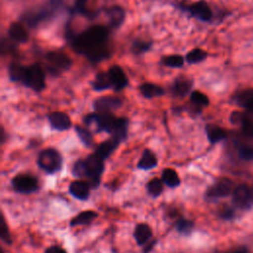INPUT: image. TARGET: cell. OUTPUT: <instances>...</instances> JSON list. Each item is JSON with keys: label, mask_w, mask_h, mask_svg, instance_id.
<instances>
[{"label": "cell", "mask_w": 253, "mask_h": 253, "mask_svg": "<svg viewBox=\"0 0 253 253\" xmlns=\"http://www.w3.org/2000/svg\"><path fill=\"white\" fill-rule=\"evenodd\" d=\"M69 193L80 201H86L90 195V186L86 181L76 180L69 184Z\"/></svg>", "instance_id": "15"}, {"label": "cell", "mask_w": 253, "mask_h": 253, "mask_svg": "<svg viewBox=\"0 0 253 253\" xmlns=\"http://www.w3.org/2000/svg\"><path fill=\"white\" fill-rule=\"evenodd\" d=\"M75 131L85 146H91L93 144V135L88 127H82V126H76Z\"/></svg>", "instance_id": "31"}, {"label": "cell", "mask_w": 253, "mask_h": 253, "mask_svg": "<svg viewBox=\"0 0 253 253\" xmlns=\"http://www.w3.org/2000/svg\"><path fill=\"white\" fill-rule=\"evenodd\" d=\"M86 1L87 0H76L74 5V10L82 15H88L89 12L86 8Z\"/></svg>", "instance_id": "39"}, {"label": "cell", "mask_w": 253, "mask_h": 253, "mask_svg": "<svg viewBox=\"0 0 253 253\" xmlns=\"http://www.w3.org/2000/svg\"><path fill=\"white\" fill-rule=\"evenodd\" d=\"M150 45H151L150 42H147L144 41H135L132 43L131 49H132L133 53L139 54V53H142V52L148 50L150 48Z\"/></svg>", "instance_id": "36"}, {"label": "cell", "mask_w": 253, "mask_h": 253, "mask_svg": "<svg viewBox=\"0 0 253 253\" xmlns=\"http://www.w3.org/2000/svg\"><path fill=\"white\" fill-rule=\"evenodd\" d=\"M58 8V2L53 1L50 2L46 7H43L42 9H40L39 11L35 13H30L25 17V20L30 26H37L39 23L47 20L49 17H52L54 12Z\"/></svg>", "instance_id": "8"}, {"label": "cell", "mask_w": 253, "mask_h": 253, "mask_svg": "<svg viewBox=\"0 0 253 253\" xmlns=\"http://www.w3.org/2000/svg\"><path fill=\"white\" fill-rule=\"evenodd\" d=\"M157 165V158L150 149H144L137 163V168L140 170H149Z\"/></svg>", "instance_id": "21"}, {"label": "cell", "mask_w": 253, "mask_h": 253, "mask_svg": "<svg viewBox=\"0 0 253 253\" xmlns=\"http://www.w3.org/2000/svg\"><path fill=\"white\" fill-rule=\"evenodd\" d=\"M109 30L104 26H93L80 35H70V41L76 52L86 55L91 61L97 62L109 56Z\"/></svg>", "instance_id": "1"}, {"label": "cell", "mask_w": 253, "mask_h": 253, "mask_svg": "<svg viewBox=\"0 0 253 253\" xmlns=\"http://www.w3.org/2000/svg\"><path fill=\"white\" fill-rule=\"evenodd\" d=\"M227 253H248V252H247V250L244 249V248H238V249H234V250H232V251H229V252H227Z\"/></svg>", "instance_id": "43"}, {"label": "cell", "mask_w": 253, "mask_h": 253, "mask_svg": "<svg viewBox=\"0 0 253 253\" xmlns=\"http://www.w3.org/2000/svg\"><path fill=\"white\" fill-rule=\"evenodd\" d=\"M46 59L49 63V70H51V72L66 70L71 65V59L65 53L59 51L48 52L46 54Z\"/></svg>", "instance_id": "11"}, {"label": "cell", "mask_w": 253, "mask_h": 253, "mask_svg": "<svg viewBox=\"0 0 253 253\" xmlns=\"http://www.w3.org/2000/svg\"><path fill=\"white\" fill-rule=\"evenodd\" d=\"M236 103L253 113V88L245 89L236 96Z\"/></svg>", "instance_id": "23"}, {"label": "cell", "mask_w": 253, "mask_h": 253, "mask_svg": "<svg viewBox=\"0 0 253 253\" xmlns=\"http://www.w3.org/2000/svg\"><path fill=\"white\" fill-rule=\"evenodd\" d=\"M0 237L2 239L3 242H5L6 244H11L12 243V238L11 235L9 233V229H8V225L6 223V220L4 218V216H1V225H0Z\"/></svg>", "instance_id": "35"}, {"label": "cell", "mask_w": 253, "mask_h": 253, "mask_svg": "<svg viewBox=\"0 0 253 253\" xmlns=\"http://www.w3.org/2000/svg\"><path fill=\"white\" fill-rule=\"evenodd\" d=\"M220 215H221L222 217H226V218H228V217H230V216L232 215V211H231V210H230V209L226 208V209L221 210V211H220Z\"/></svg>", "instance_id": "42"}, {"label": "cell", "mask_w": 253, "mask_h": 253, "mask_svg": "<svg viewBox=\"0 0 253 253\" xmlns=\"http://www.w3.org/2000/svg\"><path fill=\"white\" fill-rule=\"evenodd\" d=\"M108 74L115 91L123 90L127 85V77L122 67L114 65L109 69Z\"/></svg>", "instance_id": "13"}, {"label": "cell", "mask_w": 253, "mask_h": 253, "mask_svg": "<svg viewBox=\"0 0 253 253\" xmlns=\"http://www.w3.org/2000/svg\"><path fill=\"white\" fill-rule=\"evenodd\" d=\"M47 120L53 129L62 131L71 127V120L67 114L63 112H52L47 115Z\"/></svg>", "instance_id": "12"}, {"label": "cell", "mask_w": 253, "mask_h": 253, "mask_svg": "<svg viewBox=\"0 0 253 253\" xmlns=\"http://www.w3.org/2000/svg\"><path fill=\"white\" fill-rule=\"evenodd\" d=\"M206 133L211 143H217L225 138L226 132L221 127L215 125H208L206 126Z\"/></svg>", "instance_id": "24"}, {"label": "cell", "mask_w": 253, "mask_h": 253, "mask_svg": "<svg viewBox=\"0 0 253 253\" xmlns=\"http://www.w3.org/2000/svg\"><path fill=\"white\" fill-rule=\"evenodd\" d=\"M162 63L171 68H180L184 65V58L179 54H172L163 57Z\"/></svg>", "instance_id": "32"}, {"label": "cell", "mask_w": 253, "mask_h": 253, "mask_svg": "<svg viewBox=\"0 0 253 253\" xmlns=\"http://www.w3.org/2000/svg\"><path fill=\"white\" fill-rule=\"evenodd\" d=\"M191 102L197 107H207L210 104V100L208 96L201 91H193L190 96Z\"/></svg>", "instance_id": "33"}, {"label": "cell", "mask_w": 253, "mask_h": 253, "mask_svg": "<svg viewBox=\"0 0 253 253\" xmlns=\"http://www.w3.org/2000/svg\"><path fill=\"white\" fill-rule=\"evenodd\" d=\"M152 230L146 223H138L133 231V237L138 245H143L151 238Z\"/></svg>", "instance_id": "17"}, {"label": "cell", "mask_w": 253, "mask_h": 253, "mask_svg": "<svg viewBox=\"0 0 253 253\" xmlns=\"http://www.w3.org/2000/svg\"><path fill=\"white\" fill-rule=\"evenodd\" d=\"M92 87L96 91H103V90L113 88L108 72L98 73L92 82Z\"/></svg>", "instance_id": "27"}, {"label": "cell", "mask_w": 253, "mask_h": 253, "mask_svg": "<svg viewBox=\"0 0 253 253\" xmlns=\"http://www.w3.org/2000/svg\"><path fill=\"white\" fill-rule=\"evenodd\" d=\"M9 37L17 42H26L28 41V33L24 26L20 23H12L8 30Z\"/></svg>", "instance_id": "19"}, {"label": "cell", "mask_w": 253, "mask_h": 253, "mask_svg": "<svg viewBox=\"0 0 253 253\" xmlns=\"http://www.w3.org/2000/svg\"><path fill=\"white\" fill-rule=\"evenodd\" d=\"M123 104L122 99L115 96H103L96 99L93 103L94 110L97 113H112L119 109Z\"/></svg>", "instance_id": "10"}, {"label": "cell", "mask_w": 253, "mask_h": 253, "mask_svg": "<svg viewBox=\"0 0 253 253\" xmlns=\"http://www.w3.org/2000/svg\"><path fill=\"white\" fill-rule=\"evenodd\" d=\"M104 159L96 153L90 154L86 158L77 160L72 167L73 176L86 179L90 188H97L100 184L101 175L104 172Z\"/></svg>", "instance_id": "3"}, {"label": "cell", "mask_w": 253, "mask_h": 253, "mask_svg": "<svg viewBox=\"0 0 253 253\" xmlns=\"http://www.w3.org/2000/svg\"><path fill=\"white\" fill-rule=\"evenodd\" d=\"M108 16L110 19V26L113 29H118L126 18L125 10L120 6H113L108 10Z\"/></svg>", "instance_id": "20"}, {"label": "cell", "mask_w": 253, "mask_h": 253, "mask_svg": "<svg viewBox=\"0 0 253 253\" xmlns=\"http://www.w3.org/2000/svg\"><path fill=\"white\" fill-rule=\"evenodd\" d=\"M175 227H176V230L183 234V235H188L191 233L193 227H194V223L189 220V219H186V218H180L177 220L176 224H175Z\"/></svg>", "instance_id": "34"}, {"label": "cell", "mask_w": 253, "mask_h": 253, "mask_svg": "<svg viewBox=\"0 0 253 253\" xmlns=\"http://www.w3.org/2000/svg\"><path fill=\"white\" fill-rule=\"evenodd\" d=\"M239 154L244 159H251V158H253V152H252V148L251 147H247V146L241 147V149L239 151Z\"/></svg>", "instance_id": "40"}, {"label": "cell", "mask_w": 253, "mask_h": 253, "mask_svg": "<svg viewBox=\"0 0 253 253\" xmlns=\"http://www.w3.org/2000/svg\"><path fill=\"white\" fill-rule=\"evenodd\" d=\"M38 165L47 174L56 173L62 167V156L54 148H45L39 153Z\"/></svg>", "instance_id": "4"}, {"label": "cell", "mask_w": 253, "mask_h": 253, "mask_svg": "<svg viewBox=\"0 0 253 253\" xmlns=\"http://www.w3.org/2000/svg\"><path fill=\"white\" fill-rule=\"evenodd\" d=\"M161 180L169 188H176L181 183V180H180L177 172L172 168L163 169L162 174H161Z\"/></svg>", "instance_id": "26"}, {"label": "cell", "mask_w": 253, "mask_h": 253, "mask_svg": "<svg viewBox=\"0 0 253 253\" xmlns=\"http://www.w3.org/2000/svg\"><path fill=\"white\" fill-rule=\"evenodd\" d=\"M233 191V182L228 178H221L212 184L206 192L209 200H216L228 196Z\"/></svg>", "instance_id": "7"}, {"label": "cell", "mask_w": 253, "mask_h": 253, "mask_svg": "<svg viewBox=\"0 0 253 253\" xmlns=\"http://www.w3.org/2000/svg\"><path fill=\"white\" fill-rule=\"evenodd\" d=\"M120 143L121 142L119 140H117L114 137H111V138L101 142L97 146V148L95 150V153L97 155H99L102 159L105 160V159H107L113 153V151L119 146Z\"/></svg>", "instance_id": "16"}, {"label": "cell", "mask_w": 253, "mask_h": 253, "mask_svg": "<svg viewBox=\"0 0 253 253\" xmlns=\"http://www.w3.org/2000/svg\"><path fill=\"white\" fill-rule=\"evenodd\" d=\"M25 66L19 65L17 63H12L9 65L8 68V73H9V77L12 81H16V82H22L23 78H24V74H25Z\"/></svg>", "instance_id": "29"}, {"label": "cell", "mask_w": 253, "mask_h": 253, "mask_svg": "<svg viewBox=\"0 0 253 253\" xmlns=\"http://www.w3.org/2000/svg\"><path fill=\"white\" fill-rule=\"evenodd\" d=\"M139 91L143 97L148 98V99L159 97L164 94V89L161 86L153 84V83L141 84L139 86Z\"/></svg>", "instance_id": "22"}, {"label": "cell", "mask_w": 253, "mask_h": 253, "mask_svg": "<svg viewBox=\"0 0 253 253\" xmlns=\"http://www.w3.org/2000/svg\"><path fill=\"white\" fill-rule=\"evenodd\" d=\"M97 212L94 211H84L78 213L76 216H74L71 221L70 225L71 226H77V225H87L91 223L96 217H97Z\"/></svg>", "instance_id": "25"}, {"label": "cell", "mask_w": 253, "mask_h": 253, "mask_svg": "<svg viewBox=\"0 0 253 253\" xmlns=\"http://www.w3.org/2000/svg\"><path fill=\"white\" fill-rule=\"evenodd\" d=\"M13 189L21 194H32L39 190V181L29 174H18L11 181Z\"/></svg>", "instance_id": "6"}, {"label": "cell", "mask_w": 253, "mask_h": 253, "mask_svg": "<svg viewBox=\"0 0 253 253\" xmlns=\"http://www.w3.org/2000/svg\"><path fill=\"white\" fill-rule=\"evenodd\" d=\"M207 57V52L202 48H194L191 51H189L186 55V60L188 63L195 64L203 61Z\"/></svg>", "instance_id": "30"}, {"label": "cell", "mask_w": 253, "mask_h": 253, "mask_svg": "<svg viewBox=\"0 0 253 253\" xmlns=\"http://www.w3.org/2000/svg\"><path fill=\"white\" fill-rule=\"evenodd\" d=\"M1 253H4V252H3V250H2V251H1Z\"/></svg>", "instance_id": "44"}, {"label": "cell", "mask_w": 253, "mask_h": 253, "mask_svg": "<svg viewBox=\"0 0 253 253\" xmlns=\"http://www.w3.org/2000/svg\"><path fill=\"white\" fill-rule=\"evenodd\" d=\"M84 124L88 128L96 132L105 131L111 134L120 142L124 141L127 135L128 122L125 118H117L111 113H93L84 118Z\"/></svg>", "instance_id": "2"}, {"label": "cell", "mask_w": 253, "mask_h": 253, "mask_svg": "<svg viewBox=\"0 0 253 253\" xmlns=\"http://www.w3.org/2000/svg\"><path fill=\"white\" fill-rule=\"evenodd\" d=\"M186 9L191 15L197 17L198 19H200L202 21H210L212 16V12H211L210 6L205 1L195 2L191 5H189Z\"/></svg>", "instance_id": "14"}, {"label": "cell", "mask_w": 253, "mask_h": 253, "mask_svg": "<svg viewBox=\"0 0 253 253\" xmlns=\"http://www.w3.org/2000/svg\"><path fill=\"white\" fill-rule=\"evenodd\" d=\"M242 132L247 137H253V122L250 119L245 120L241 124Z\"/></svg>", "instance_id": "38"}, {"label": "cell", "mask_w": 253, "mask_h": 253, "mask_svg": "<svg viewBox=\"0 0 253 253\" xmlns=\"http://www.w3.org/2000/svg\"><path fill=\"white\" fill-rule=\"evenodd\" d=\"M22 83L36 92L42 91L45 88V77L42 67L37 63L27 66Z\"/></svg>", "instance_id": "5"}, {"label": "cell", "mask_w": 253, "mask_h": 253, "mask_svg": "<svg viewBox=\"0 0 253 253\" xmlns=\"http://www.w3.org/2000/svg\"><path fill=\"white\" fill-rule=\"evenodd\" d=\"M193 85V81L191 79L185 77H179L175 80L172 86V93L177 97H184L187 95Z\"/></svg>", "instance_id": "18"}, {"label": "cell", "mask_w": 253, "mask_h": 253, "mask_svg": "<svg viewBox=\"0 0 253 253\" xmlns=\"http://www.w3.org/2000/svg\"><path fill=\"white\" fill-rule=\"evenodd\" d=\"M247 119H250V118H248L245 113H241L238 111L232 112L230 115V118H229L231 124H234V125H238V124L241 125Z\"/></svg>", "instance_id": "37"}, {"label": "cell", "mask_w": 253, "mask_h": 253, "mask_svg": "<svg viewBox=\"0 0 253 253\" xmlns=\"http://www.w3.org/2000/svg\"><path fill=\"white\" fill-rule=\"evenodd\" d=\"M146 190L149 196L156 198L161 195L163 191V182L158 178H153L146 184Z\"/></svg>", "instance_id": "28"}, {"label": "cell", "mask_w": 253, "mask_h": 253, "mask_svg": "<svg viewBox=\"0 0 253 253\" xmlns=\"http://www.w3.org/2000/svg\"><path fill=\"white\" fill-rule=\"evenodd\" d=\"M44 253H66V251L57 245H53L46 248Z\"/></svg>", "instance_id": "41"}, {"label": "cell", "mask_w": 253, "mask_h": 253, "mask_svg": "<svg viewBox=\"0 0 253 253\" xmlns=\"http://www.w3.org/2000/svg\"><path fill=\"white\" fill-rule=\"evenodd\" d=\"M233 203L239 209H249L253 205V191L244 185L236 187L233 190Z\"/></svg>", "instance_id": "9"}, {"label": "cell", "mask_w": 253, "mask_h": 253, "mask_svg": "<svg viewBox=\"0 0 253 253\" xmlns=\"http://www.w3.org/2000/svg\"><path fill=\"white\" fill-rule=\"evenodd\" d=\"M252 152H253V148H252Z\"/></svg>", "instance_id": "45"}]
</instances>
